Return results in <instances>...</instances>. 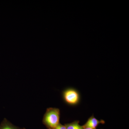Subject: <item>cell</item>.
I'll return each instance as SVG.
<instances>
[{"mask_svg": "<svg viewBox=\"0 0 129 129\" xmlns=\"http://www.w3.org/2000/svg\"><path fill=\"white\" fill-rule=\"evenodd\" d=\"M84 129H93V128H84Z\"/></svg>", "mask_w": 129, "mask_h": 129, "instance_id": "52a82bcc", "label": "cell"}, {"mask_svg": "<svg viewBox=\"0 0 129 129\" xmlns=\"http://www.w3.org/2000/svg\"><path fill=\"white\" fill-rule=\"evenodd\" d=\"M105 122L103 120H98L92 115L88 119L86 123L83 125V128H90L96 129V127L100 124H104Z\"/></svg>", "mask_w": 129, "mask_h": 129, "instance_id": "3957f363", "label": "cell"}, {"mask_svg": "<svg viewBox=\"0 0 129 129\" xmlns=\"http://www.w3.org/2000/svg\"><path fill=\"white\" fill-rule=\"evenodd\" d=\"M54 129H66V128L64 125L59 124Z\"/></svg>", "mask_w": 129, "mask_h": 129, "instance_id": "8992f818", "label": "cell"}, {"mask_svg": "<svg viewBox=\"0 0 129 129\" xmlns=\"http://www.w3.org/2000/svg\"><path fill=\"white\" fill-rule=\"evenodd\" d=\"M60 111L58 109H47L44 115L43 122L49 129H54L59 124Z\"/></svg>", "mask_w": 129, "mask_h": 129, "instance_id": "6da1fadb", "label": "cell"}, {"mask_svg": "<svg viewBox=\"0 0 129 129\" xmlns=\"http://www.w3.org/2000/svg\"><path fill=\"white\" fill-rule=\"evenodd\" d=\"M0 129H18L12 125L6 119L3 120L0 125Z\"/></svg>", "mask_w": 129, "mask_h": 129, "instance_id": "5b68a950", "label": "cell"}, {"mask_svg": "<svg viewBox=\"0 0 129 129\" xmlns=\"http://www.w3.org/2000/svg\"><path fill=\"white\" fill-rule=\"evenodd\" d=\"M63 98L64 101L70 106H75L80 101V95L77 90L73 88H68L63 91Z\"/></svg>", "mask_w": 129, "mask_h": 129, "instance_id": "7a4b0ae2", "label": "cell"}, {"mask_svg": "<svg viewBox=\"0 0 129 129\" xmlns=\"http://www.w3.org/2000/svg\"><path fill=\"white\" fill-rule=\"evenodd\" d=\"M79 121L76 120L70 123L64 125L66 129H84L83 126L79 124Z\"/></svg>", "mask_w": 129, "mask_h": 129, "instance_id": "277c9868", "label": "cell"}]
</instances>
